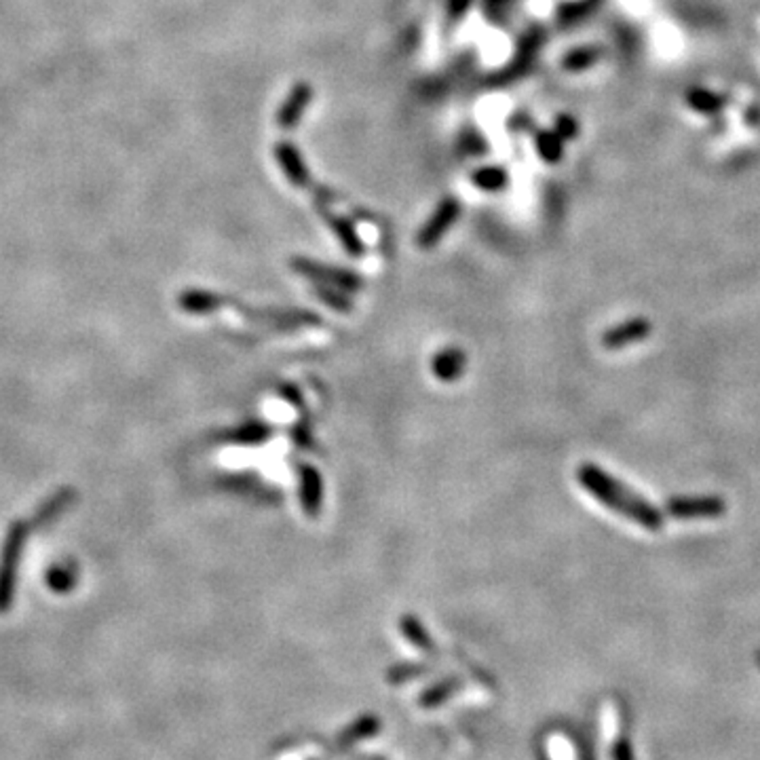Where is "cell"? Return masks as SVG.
<instances>
[{
	"mask_svg": "<svg viewBox=\"0 0 760 760\" xmlns=\"http://www.w3.org/2000/svg\"><path fill=\"white\" fill-rule=\"evenodd\" d=\"M465 365V355L463 351H456V348H448L442 355H437L436 362H433V372H436L437 379L442 380H454L459 379L460 372Z\"/></svg>",
	"mask_w": 760,
	"mask_h": 760,
	"instance_id": "obj_3",
	"label": "cell"
},
{
	"mask_svg": "<svg viewBox=\"0 0 760 760\" xmlns=\"http://www.w3.org/2000/svg\"><path fill=\"white\" fill-rule=\"evenodd\" d=\"M264 433H267V431H264L262 427H256V425H253V427H245V429L239 433L241 439H236V442L256 444V442H260V439L264 437Z\"/></svg>",
	"mask_w": 760,
	"mask_h": 760,
	"instance_id": "obj_6",
	"label": "cell"
},
{
	"mask_svg": "<svg viewBox=\"0 0 760 760\" xmlns=\"http://www.w3.org/2000/svg\"><path fill=\"white\" fill-rule=\"evenodd\" d=\"M75 490L72 488H61L58 494H53V497H51L49 500H44V503L38 507V511H36V516L32 517V524L34 526H41V524H51L55 520V517H58L61 511L66 509L68 505L72 503V500H75Z\"/></svg>",
	"mask_w": 760,
	"mask_h": 760,
	"instance_id": "obj_2",
	"label": "cell"
},
{
	"mask_svg": "<svg viewBox=\"0 0 760 760\" xmlns=\"http://www.w3.org/2000/svg\"><path fill=\"white\" fill-rule=\"evenodd\" d=\"M76 579H78L76 566L72 564V562H61V564L51 566L47 572V585L55 591V594H66V591H70L75 588Z\"/></svg>",
	"mask_w": 760,
	"mask_h": 760,
	"instance_id": "obj_4",
	"label": "cell"
},
{
	"mask_svg": "<svg viewBox=\"0 0 760 760\" xmlns=\"http://www.w3.org/2000/svg\"><path fill=\"white\" fill-rule=\"evenodd\" d=\"M24 539L26 522H13V526L7 532V539H4L3 551H0V612H7L11 602H13L17 568H20Z\"/></svg>",
	"mask_w": 760,
	"mask_h": 760,
	"instance_id": "obj_1",
	"label": "cell"
},
{
	"mask_svg": "<svg viewBox=\"0 0 760 760\" xmlns=\"http://www.w3.org/2000/svg\"><path fill=\"white\" fill-rule=\"evenodd\" d=\"M302 505L304 509H307V514L315 516L317 514V505L321 499V482L317 471L311 469V467H307V469L302 471Z\"/></svg>",
	"mask_w": 760,
	"mask_h": 760,
	"instance_id": "obj_5",
	"label": "cell"
}]
</instances>
